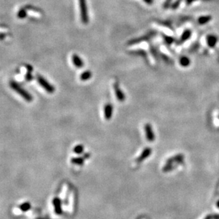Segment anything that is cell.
<instances>
[{
	"label": "cell",
	"mask_w": 219,
	"mask_h": 219,
	"mask_svg": "<svg viewBox=\"0 0 219 219\" xmlns=\"http://www.w3.org/2000/svg\"><path fill=\"white\" fill-rule=\"evenodd\" d=\"M10 87L14 91H15L16 93H18L21 97H23L28 102H31L33 100V96H31V94L29 93L27 91H26L23 87H21L17 82L14 81H11L9 83Z\"/></svg>",
	"instance_id": "6da1fadb"
},
{
	"label": "cell",
	"mask_w": 219,
	"mask_h": 219,
	"mask_svg": "<svg viewBox=\"0 0 219 219\" xmlns=\"http://www.w3.org/2000/svg\"><path fill=\"white\" fill-rule=\"evenodd\" d=\"M79 9H80V18L84 24H87L89 22L88 9H87V0H79Z\"/></svg>",
	"instance_id": "7a4b0ae2"
},
{
	"label": "cell",
	"mask_w": 219,
	"mask_h": 219,
	"mask_svg": "<svg viewBox=\"0 0 219 219\" xmlns=\"http://www.w3.org/2000/svg\"><path fill=\"white\" fill-rule=\"evenodd\" d=\"M36 79L39 84H40L48 93L53 94V92H55V87H53L52 84H50L43 77L38 75L36 76Z\"/></svg>",
	"instance_id": "3957f363"
},
{
	"label": "cell",
	"mask_w": 219,
	"mask_h": 219,
	"mask_svg": "<svg viewBox=\"0 0 219 219\" xmlns=\"http://www.w3.org/2000/svg\"><path fill=\"white\" fill-rule=\"evenodd\" d=\"M145 132L146 135V138L148 139V141L153 142L155 140V134L153 131L151 125L149 123H147L145 126Z\"/></svg>",
	"instance_id": "277c9868"
},
{
	"label": "cell",
	"mask_w": 219,
	"mask_h": 219,
	"mask_svg": "<svg viewBox=\"0 0 219 219\" xmlns=\"http://www.w3.org/2000/svg\"><path fill=\"white\" fill-rule=\"evenodd\" d=\"M114 92H115L116 96L117 99L119 101H121V102L124 101L125 99H126V96H125L124 94H123V92L121 91L119 85H118V84L117 83V82H116V83H114Z\"/></svg>",
	"instance_id": "5b68a950"
},
{
	"label": "cell",
	"mask_w": 219,
	"mask_h": 219,
	"mask_svg": "<svg viewBox=\"0 0 219 219\" xmlns=\"http://www.w3.org/2000/svg\"><path fill=\"white\" fill-rule=\"evenodd\" d=\"M53 204L54 206L55 214L57 215H61L62 214V207H61V205H62L61 200L57 197H55L53 200Z\"/></svg>",
	"instance_id": "8992f818"
},
{
	"label": "cell",
	"mask_w": 219,
	"mask_h": 219,
	"mask_svg": "<svg viewBox=\"0 0 219 219\" xmlns=\"http://www.w3.org/2000/svg\"><path fill=\"white\" fill-rule=\"evenodd\" d=\"M72 61L77 68H82L84 67V62L80 57L77 54L72 55Z\"/></svg>",
	"instance_id": "52a82bcc"
},
{
	"label": "cell",
	"mask_w": 219,
	"mask_h": 219,
	"mask_svg": "<svg viewBox=\"0 0 219 219\" xmlns=\"http://www.w3.org/2000/svg\"><path fill=\"white\" fill-rule=\"evenodd\" d=\"M152 35H153V34H148V35L143 36L139 37V38H137L132 39V40H129V41L128 42V45H133L138 44V43H140V42L145 41V40H148V39L151 38V36Z\"/></svg>",
	"instance_id": "ba28073f"
},
{
	"label": "cell",
	"mask_w": 219,
	"mask_h": 219,
	"mask_svg": "<svg viewBox=\"0 0 219 219\" xmlns=\"http://www.w3.org/2000/svg\"><path fill=\"white\" fill-rule=\"evenodd\" d=\"M152 153V150L150 148H145L144 151L142 152L141 155H140V156H139L138 157L137 159V162H143V160H145V159L147 158V157H149L150 155H151Z\"/></svg>",
	"instance_id": "9c48e42d"
},
{
	"label": "cell",
	"mask_w": 219,
	"mask_h": 219,
	"mask_svg": "<svg viewBox=\"0 0 219 219\" xmlns=\"http://www.w3.org/2000/svg\"><path fill=\"white\" fill-rule=\"evenodd\" d=\"M113 112V106L111 104H106L104 106V116L106 120H110Z\"/></svg>",
	"instance_id": "30bf717a"
},
{
	"label": "cell",
	"mask_w": 219,
	"mask_h": 219,
	"mask_svg": "<svg viewBox=\"0 0 219 219\" xmlns=\"http://www.w3.org/2000/svg\"><path fill=\"white\" fill-rule=\"evenodd\" d=\"M206 40H207L208 45H209V47H211V48H214V47L216 45L218 39H217V37L215 36L210 35L208 36Z\"/></svg>",
	"instance_id": "8fae6325"
},
{
	"label": "cell",
	"mask_w": 219,
	"mask_h": 219,
	"mask_svg": "<svg viewBox=\"0 0 219 219\" xmlns=\"http://www.w3.org/2000/svg\"><path fill=\"white\" fill-rule=\"evenodd\" d=\"M92 76V72L90 70H86L80 75V79L82 81H87L90 79Z\"/></svg>",
	"instance_id": "7c38bea8"
},
{
	"label": "cell",
	"mask_w": 219,
	"mask_h": 219,
	"mask_svg": "<svg viewBox=\"0 0 219 219\" xmlns=\"http://www.w3.org/2000/svg\"><path fill=\"white\" fill-rule=\"evenodd\" d=\"M211 20V16H200L198 18V22L199 24L204 25L209 22Z\"/></svg>",
	"instance_id": "4fadbf2b"
},
{
	"label": "cell",
	"mask_w": 219,
	"mask_h": 219,
	"mask_svg": "<svg viewBox=\"0 0 219 219\" xmlns=\"http://www.w3.org/2000/svg\"><path fill=\"white\" fill-rule=\"evenodd\" d=\"M191 35H192V31L190 30H186L184 31V33L181 35V38H180V41L181 42H184L186 40H187L188 39L191 37Z\"/></svg>",
	"instance_id": "5bb4252c"
},
{
	"label": "cell",
	"mask_w": 219,
	"mask_h": 219,
	"mask_svg": "<svg viewBox=\"0 0 219 219\" xmlns=\"http://www.w3.org/2000/svg\"><path fill=\"white\" fill-rule=\"evenodd\" d=\"M84 157H73L71 159V162L73 164H75V165H82L84 164Z\"/></svg>",
	"instance_id": "9a60e30c"
},
{
	"label": "cell",
	"mask_w": 219,
	"mask_h": 219,
	"mask_svg": "<svg viewBox=\"0 0 219 219\" xmlns=\"http://www.w3.org/2000/svg\"><path fill=\"white\" fill-rule=\"evenodd\" d=\"M31 207V206L30 203L25 202L21 205H20L19 209H20V210L22 211L23 212H26V211H28L29 210H30Z\"/></svg>",
	"instance_id": "2e32d148"
},
{
	"label": "cell",
	"mask_w": 219,
	"mask_h": 219,
	"mask_svg": "<svg viewBox=\"0 0 219 219\" xmlns=\"http://www.w3.org/2000/svg\"><path fill=\"white\" fill-rule=\"evenodd\" d=\"M26 16H27V12H26V8H21V9L18 12V14H17V16H18V18H21V19L26 18Z\"/></svg>",
	"instance_id": "e0dca14e"
},
{
	"label": "cell",
	"mask_w": 219,
	"mask_h": 219,
	"mask_svg": "<svg viewBox=\"0 0 219 219\" xmlns=\"http://www.w3.org/2000/svg\"><path fill=\"white\" fill-rule=\"evenodd\" d=\"M179 63L181 66L187 67L190 64V60L187 57H181L179 60Z\"/></svg>",
	"instance_id": "ac0fdd59"
},
{
	"label": "cell",
	"mask_w": 219,
	"mask_h": 219,
	"mask_svg": "<svg viewBox=\"0 0 219 219\" xmlns=\"http://www.w3.org/2000/svg\"><path fill=\"white\" fill-rule=\"evenodd\" d=\"M73 152L76 154H82L84 152V146L82 145H77L73 148Z\"/></svg>",
	"instance_id": "d6986e66"
},
{
	"label": "cell",
	"mask_w": 219,
	"mask_h": 219,
	"mask_svg": "<svg viewBox=\"0 0 219 219\" xmlns=\"http://www.w3.org/2000/svg\"><path fill=\"white\" fill-rule=\"evenodd\" d=\"M164 39H165V42L167 43V44H171L173 41H174V39L172 37L170 36H164Z\"/></svg>",
	"instance_id": "ffe728a7"
},
{
	"label": "cell",
	"mask_w": 219,
	"mask_h": 219,
	"mask_svg": "<svg viewBox=\"0 0 219 219\" xmlns=\"http://www.w3.org/2000/svg\"><path fill=\"white\" fill-rule=\"evenodd\" d=\"M25 8H26V9H29V10H31V11H34V12H38V13H40V12H41L40 9H37V8L32 7V6H26V7H25Z\"/></svg>",
	"instance_id": "44dd1931"
},
{
	"label": "cell",
	"mask_w": 219,
	"mask_h": 219,
	"mask_svg": "<svg viewBox=\"0 0 219 219\" xmlns=\"http://www.w3.org/2000/svg\"><path fill=\"white\" fill-rule=\"evenodd\" d=\"M26 81H31L33 79V75H31V72H29L27 71V73H26Z\"/></svg>",
	"instance_id": "7402d4cb"
},
{
	"label": "cell",
	"mask_w": 219,
	"mask_h": 219,
	"mask_svg": "<svg viewBox=\"0 0 219 219\" xmlns=\"http://www.w3.org/2000/svg\"><path fill=\"white\" fill-rule=\"evenodd\" d=\"M172 1V0H165V1L164 2V4H163V8H165V9H167V8L170 6V4H171Z\"/></svg>",
	"instance_id": "603a6c76"
},
{
	"label": "cell",
	"mask_w": 219,
	"mask_h": 219,
	"mask_svg": "<svg viewBox=\"0 0 219 219\" xmlns=\"http://www.w3.org/2000/svg\"><path fill=\"white\" fill-rule=\"evenodd\" d=\"M26 68L27 69V71L31 72V73L33 71V68L31 66V65H26Z\"/></svg>",
	"instance_id": "cb8c5ba5"
},
{
	"label": "cell",
	"mask_w": 219,
	"mask_h": 219,
	"mask_svg": "<svg viewBox=\"0 0 219 219\" xmlns=\"http://www.w3.org/2000/svg\"><path fill=\"white\" fill-rule=\"evenodd\" d=\"M143 1H145L146 4H149V5H151V4H152L153 2H154V0H143Z\"/></svg>",
	"instance_id": "d4e9b609"
},
{
	"label": "cell",
	"mask_w": 219,
	"mask_h": 219,
	"mask_svg": "<svg viewBox=\"0 0 219 219\" xmlns=\"http://www.w3.org/2000/svg\"><path fill=\"white\" fill-rule=\"evenodd\" d=\"M194 1H196V0H187V4H191V3H192Z\"/></svg>",
	"instance_id": "484cf974"
},
{
	"label": "cell",
	"mask_w": 219,
	"mask_h": 219,
	"mask_svg": "<svg viewBox=\"0 0 219 219\" xmlns=\"http://www.w3.org/2000/svg\"><path fill=\"white\" fill-rule=\"evenodd\" d=\"M89 157H90V154H88V153H87V154H85V155H84L83 157H84V159H85V158H88Z\"/></svg>",
	"instance_id": "4316f807"
},
{
	"label": "cell",
	"mask_w": 219,
	"mask_h": 219,
	"mask_svg": "<svg viewBox=\"0 0 219 219\" xmlns=\"http://www.w3.org/2000/svg\"><path fill=\"white\" fill-rule=\"evenodd\" d=\"M4 34H3V33H1V40H4Z\"/></svg>",
	"instance_id": "83f0119b"
},
{
	"label": "cell",
	"mask_w": 219,
	"mask_h": 219,
	"mask_svg": "<svg viewBox=\"0 0 219 219\" xmlns=\"http://www.w3.org/2000/svg\"><path fill=\"white\" fill-rule=\"evenodd\" d=\"M214 219H219V215H216L214 216Z\"/></svg>",
	"instance_id": "f1b7e54d"
},
{
	"label": "cell",
	"mask_w": 219,
	"mask_h": 219,
	"mask_svg": "<svg viewBox=\"0 0 219 219\" xmlns=\"http://www.w3.org/2000/svg\"><path fill=\"white\" fill-rule=\"evenodd\" d=\"M216 205H217V206H218V207L219 208V201H218V202H217V204Z\"/></svg>",
	"instance_id": "f546056e"
},
{
	"label": "cell",
	"mask_w": 219,
	"mask_h": 219,
	"mask_svg": "<svg viewBox=\"0 0 219 219\" xmlns=\"http://www.w3.org/2000/svg\"><path fill=\"white\" fill-rule=\"evenodd\" d=\"M204 219H210V216H208V217H206V218H204Z\"/></svg>",
	"instance_id": "4dcf8cb0"
},
{
	"label": "cell",
	"mask_w": 219,
	"mask_h": 219,
	"mask_svg": "<svg viewBox=\"0 0 219 219\" xmlns=\"http://www.w3.org/2000/svg\"><path fill=\"white\" fill-rule=\"evenodd\" d=\"M37 219H48V218H38Z\"/></svg>",
	"instance_id": "1f68e13d"
}]
</instances>
